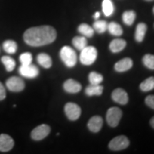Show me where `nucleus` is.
<instances>
[{"instance_id":"obj_5","label":"nucleus","mask_w":154,"mask_h":154,"mask_svg":"<svg viewBox=\"0 0 154 154\" xmlns=\"http://www.w3.org/2000/svg\"><path fill=\"white\" fill-rule=\"evenodd\" d=\"M129 145V140L125 136H119L111 140L109 144V149L112 151H121L126 149Z\"/></svg>"},{"instance_id":"obj_22","label":"nucleus","mask_w":154,"mask_h":154,"mask_svg":"<svg viewBox=\"0 0 154 154\" xmlns=\"http://www.w3.org/2000/svg\"><path fill=\"white\" fill-rule=\"evenodd\" d=\"M102 9L105 16L110 17L114 11V6L111 0H103L102 3Z\"/></svg>"},{"instance_id":"obj_24","label":"nucleus","mask_w":154,"mask_h":154,"mask_svg":"<svg viewBox=\"0 0 154 154\" xmlns=\"http://www.w3.org/2000/svg\"><path fill=\"white\" fill-rule=\"evenodd\" d=\"M3 49L7 54H13L16 53L17 44L13 40H7L3 43Z\"/></svg>"},{"instance_id":"obj_17","label":"nucleus","mask_w":154,"mask_h":154,"mask_svg":"<svg viewBox=\"0 0 154 154\" xmlns=\"http://www.w3.org/2000/svg\"><path fill=\"white\" fill-rule=\"evenodd\" d=\"M37 61L42 67L46 69H49L52 65V60L51 58L47 54L41 53L37 56Z\"/></svg>"},{"instance_id":"obj_7","label":"nucleus","mask_w":154,"mask_h":154,"mask_svg":"<svg viewBox=\"0 0 154 154\" xmlns=\"http://www.w3.org/2000/svg\"><path fill=\"white\" fill-rule=\"evenodd\" d=\"M51 131V128L47 124H42L34 128L31 133V137L33 140H41L45 138Z\"/></svg>"},{"instance_id":"obj_10","label":"nucleus","mask_w":154,"mask_h":154,"mask_svg":"<svg viewBox=\"0 0 154 154\" xmlns=\"http://www.w3.org/2000/svg\"><path fill=\"white\" fill-rule=\"evenodd\" d=\"M14 141L9 135L5 134H0V151L7 152L13 149Z\"/></svg>"},{"instance_id":"obj_11","label":"nucleus","mask_w":154,"mask_h":154,"mask_svg":"<svg viewBox=\"0 0 154 154\" xmlns=\"http://www.w3.org/2000/svg\"><path fill=\"white\" fill-rule=\"evenodd\" d=\"M111 97L115 102L121 105L126 104L128 101V94H127L126 91H124L123 88H121L115 89L111 94Z\"/></svg>"},{"instance_id":"obj_6","label":"nucleus","mask_w":154,"mask_h":154,"mask_svg":"<svg viewBox=\"0 0 154 154\" xmlns=\"http://www.w3.org/2000/svg\"><path fill=\"white\" fill-rule=\"evenodd\" d=\"M6 86L9 91L13 92H19L24 90L25 84L24 80L20 77L11 76L6 82Z\"/></svg>"},{"instance_id":"obj_28","label":"nucleus","mask_w":154,"mask_h":154,"mask_svg":"<svg viewBox=\"0 0 154 154\" xmlns=\"http://www.w3.org/2000/svg\"><path fill=\"white\" fill-rule=\"evenodd\" d=\"M88 80L91 84H100L103 81V76L99 73L92 72L88 75Z\"/></svg>"},{"instance_id":"obj_3","label":"nucleus","mask_w":154,"mask_h":154,"mask_svg":"<svg viewBox=\"0 0 154 154\" xmlns=\"http://www.w3.org/2000/svg\"><path fill=\"white\" fill-rule=\"evenodd\" d=\"M80 61L82 64L89 66L95 62L97 58V50L94 47H86L81 51Z\"/></svg>"},{"instance_id":"obj_4","label":"nucleus","mask_w":154,"mask_h":154,"mask_svg":"<svg viewBox=\"0 0 154 154\" xmlns=\"http://www.w3.org/2000/svg\"><path fill=\"white\" fill-rule=\"evenodd\" d=\"M121 116H122V111L119 108H110L106 113V121L108 124L111 127H116L119 124Z\"/></svg>"},{"instance_id":"obj_25","label":"nucleus","mask_w":154,"mask_h":154,"mask_svg":"<svg viewBox=\"0 0 154 154\" xmlns=\"http://www.w3.org/2000/svg\"><path fill=\"white\" fill-rule=\"evenodd\" d=\"M136 13H135L134 11L129 10L125 11L122 15L123 22H124L125 24L131 26V25L134 24L135 19H136Z\"/></svg>"},{"instance_id":"obj_36","label":"nucleus","mask_w":154,"mask_h":154,"mask_svg":"<svg viewBox=\"0 0 154 154\" xmlns=\"http://www.w3.org/2000/svg\"><path fill=\"white\" fill-rule=\"evenodd\" d=\"M147 1H152V0H147Z\"/></svg>"},{"instance_id":"obj_15","label":"nucleus","mask_w":154,"mask_h":154,"mask_svg":"<svg viewBox=\"0 0 154 154\" xmlns=\"http://www.w3.org/2000/svg\"><path fill=\"white\" fill-rule=\"evenodd\" d=\"M126 42L124 39L121 38H116L113 40L109 45V49L113 53H118L119 51H122L126 47Z\"/></svg>"},{"instance_id":"obj_26","label":"nucleus","mask_w":154,"mask_h":154,"mask_svg":"<svg viewBox=\"0 0 154 154\" xmlns=\"http://www.w3.org/2000/svg\"><path fill=\"white\" fill-rule=\"evenodd\" d=\"M140 88L143 91H149L154 88V77L151 76L146 79L140 84Z\"/></svg>"},{"instance_id":"obj_9","label":"nucleus","mask_w":154,"mask_h":154,"mask_svg":"<svg viewBox=\"0 0 154 154\" xmlns=\"http://www.w3.org/2000/svg\"><path fill=\"white\" fill-rule=\"evenodd\" d=\"M19 72L22 76L29 79L36 78L39 74L38 69L32 63L28 65H22L19 68Z\"/></svg>"},{"instance_id":"obj_34","label":"nucleus","mask_w":154,"mask_h":154,"mask_svg":"<svg viewBox=\"0 0 154 154\" xmlns=\"http://www.w3.org/2000/svg\"><path fill=\"white\" fill-rule=\"evenodd\" d=\"M150 124H151V126L154 128V116L151 119V121H150Z\"/></svg>"},{"instance_id":"obj_20","label":"nucleus","mask_w":154,"mask_h":154,"mask_svg":"<svg viewBox=\"0 0 154 154\" xmlns=\"http://www.w3.org/2000/svg\"><path fill=\"white\" fill-rule=\"evenodd\" d=\"M78 31L85 37H91L94 36V29L87 24H82L79 26Z\"/></svg>"},{"instance_id":"obj_13","label":"nucleus","mask_w":154,"mask_h":154,"mask_svg":"<svg viewBox=\"0 0 154 154\" xmlns=\"http://www.w3.org/2000/svg\"><path fill=\"white\" fill-rule=\"evenodd\" d=\"M103 126V119L99 116H95L90 119L88 123V129L94 133L99 132Z\"/></svg>"},{"instance_id":"obj_35","label":"nucleus","mask_w":154,"mask_h":154,"mask_svg":"<svg viewBox=\"0 0 154 154\" xmlns=\"http://www.w3.org/2000/svg\"><path fill=\"white\" fill-rule=\"evenodd\" d=\"M153 13H154V7H153Z\"/></svg>"},{"instance_id":"obj_16","label":"nucleus","mask_w":154,"mask_h":154,"mask_svg":"<svg viewBox=\"0 0 154 154\" xmlns=\"http://www.w3.org/2000/svg\"><path fill=\"white\" fill-rule=\"evenodd\" d=\"M103 87L100 84H90L86 87L85 93L86 95L91 96H100L103 93Z\"/></svg>"},{"instance_id":"obj_21","label":"nucleus","mask_w":154,"mask_h":154,"mask_svg":"<svg viewBox=\"0 0 154 154\" xmlns=\"http://www.w3.org/2000/svg\"><path fill=\"white\" fill-rule=\"evenodd\" d=\"M72 44L74 47L78 50L82 51L87 46V40L85 36H75L72 40Z\"/></svg>"},{"instance_id":"obj_31","label":"nucleus","mask_w":154,"mask_h":154,"mask_svg":"<svg viewBox=\"0 0 154 154\" xmlns=\"http://www.w3.org/2000/svg\"><path fill=\"white\" fill-rule=\"evenodd\" d=\"M147 106H149L150 108L154 109V95H150L148 96L146 98L145 100Z\"/></svg>"},{"instance_id":"obj_23","label":"nucleus","mask_w":154,"mask_h":154,"mask_svg":"<svg viewBox=\"0 0 154 154\" xmlns=\"http://www.w3.org/2000/svg\"><path fill=\"white\" fill-rule=\"evenodd\" d=\"M109 33L116 36H120L123 34L122 27L117 23L114 22H111L110 24H108V29Z\"/></svg>"},{"instance_id":"obj_18","label":"nucleus","mask_w":154,"mask_h":154,"mask_svg":"<svg viewBox=\"0 0 154 154\" xmlns=\"http://www.w3.org/2000/svg\"><path fill=\"white\" fill-rule=\"evenodd\" d=\"M146 31H147V26L144 23H140L137 25L135 33V38L138 42H141L145 37Z\"/></svg>"},{"instance_id":"obj_14","label":"nucleus","mask_w":154,"mask_h":154,"mask_svg":"<svg viewBox=\"0 0 154 154\" xmlns=\"http://www.w3.org/2000/svg\"><path fill=\"white\" fill-rule=\"evenodd\" d=\"M133 66V61L130 58H124L116 63L114 68L118 72H124L129 70Z\"/></svg>"},{"instance_id":"obj_33","label":"nucleus","mask_w":154,"mask_h":154,"mask_svg":"<svg viewBox=\"0 0 154 154\" xmlns=\"http://www.w3.org/2000/svg\"><path fill=\"white\" fill-rule=\"evenodd\" d=\"M99 17H100V13L99 12V11H97V12H96V13H95V14L94 15V19H99Z\"/></svg>"},{"instance_id":"obj_8","label":"nucleus","mask_w":154,"mask_h":154,"mask_svg":"<svg viewBox=\"0 0 154 154\" xmlns=\"http://www.w3.org/2000/svg\"><path fill=\"white\" fill-rule=\"evenodd\" d=\"M64 111L66 116L71 121H76L80 117L82 110L78 105L74 103H67L65 105Z\"/></svg>"},{"instance_id":"obj_30","label":"nucleus","mask_w":154,"mask_h":154,"mask_svg":"<svg viewBox=\"0 0 154 154\" xmlns=\"http://www.w3.org/2000/svg\"><path fill=\"white\" fill-rule=\"evenodd\" d=\"M19 61H20L22 65H28L32 63V55L29 52L23 53L19 57Z\"/></svg>"},{"instance_id":"obj_27","label":"nucleus","mask_w":154,"mask_h":154,"mask_svg":"<svg viewBox=\"0 0 154 154\" xmlns=\"http://www.w3.org/2000/svg\"><path fill=\"white\" fill-rule=\"evenodd\" d=\"M93 28L98 33H104L108 29V24L104 20H97L94 23Z\"/></svg>"},{"instance_id":"obj_12","label":"nucleus","mask_w":154,"mask_h":154,"mask_svg":"<svg viewBox=\"0 0 154 154\" xmlns=\"http://www.w3.org/2000/svg\"><path fill=\"white\" fill-rule=\"evenodd\" d=\"M63 88L66 92L70 94H76L82 89V85L74 79L66 80L63 84Z\"/></svg>"},{"instance_id":"obj_2","label":"nucleus","mask_w":154,"mask_h":154,"mask_svg":"<svg viewBox=\"0 0 154 154\" xmlns=\"http://www.w3.org/2000/svg\"><path fill=\"white\" fill-rule=\"evenodd\" d=\"M60 57L66 66L73 67L76 65L77 61L76 53L69 46H64L60 51Z\"/></svg>"},{"instance_id":"obj_1","label":"nucleus","mask_w":154,"mask_h":154,"mask_svg":"<svg viewBox=\"0 0 154 154\" xmlns=\"http://www.w3.org/2000/svg\"><path fill=\"white\" fill-rule=\"evenodd\" d=\"M57 38V32L51 26H39L28 29L24 34V40L31 47H42L52 43Z\"/></svg>"},{"instance_id":"obj_32","label":"nucleus","mask_w":154,"mask_h":154,"mask_svg":"<svg viewBox=\"0 0 154 154\" xmlns=\"http://www.w3.org/2000/svg\"><path fill=\"white\" fill-rule=\"evenodd\" d=\"M6 98V90L2 83L0 82V101H2Z\"/></svg>"},{"instance_id":"obj_29","label":"nucleus","mask_w":154,"mask_h":154,"mask_svg":"<svg viewBox=\"0 0 154 154\" xmlns=\"http://www.w3.org/2000/svg\"><path fill=\"white\" fill-rule=\"evenodd\" d=\"M143 63L148 69L154 70V55L146 54L143 57Z\"/></svg>"},{"instance_id":"obj_19","label":"nucleus","mask_w":154,"mask_h":154,"mask_svg":"<svg viewBox=\"0 0 154 154\" xmlns=\"http://www.w3.org/2000/svg\"><path fill=\"white\" fill-rule=\"evenodd\" d=\"M2 62L5 65L6 70L7 72H10L14 70L15 66H16V62H15L14 59L9 56H4L1 59Z\"/></svg>"}]
</instances>
